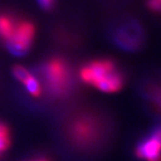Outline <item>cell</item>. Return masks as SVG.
<instances>
[{"instance_id":"obj_1","label":"cell","mask_w":161,"mask_h":161,"mask_svg":"<svg viewBox=\"0 0 161 161\" xmlns=\"http://www.w3.org/2000/svg\"><path fill=\"white\" fill-rule=\"evenodd\" d=\"M83 82L106 93H116L125 86V77L115 61L108 58L93 60L80 70Z\"/></svg>"},{"instance_id":"obj_2","label":"cell","mask_w":161,"mask_h":161,"mask_svg":"<svg viewBox=\"0 0 161 161\" xmlns=\"http://www.w3.org/2000/svg\"><path fill=\"white\" fill-rule=\"evenodd\" d=\"M43 75L48 90L56 96H63L71 83V71L60 58H52L43 65Z\"/></svg>"},{"instance_id":"obj_3","label":"cell","mask_w":161,"mask_h":161,"mask_svg":"<svg viewBox=\"0 0 161 161\" xmlns=\"http://www.w3.org/2000/svg\"><path fill=\"white\" fill-rule=\"evenodd\" d=\"M134 155L139 160L161 161V122L137 142Z\"/></svg>"},{"instance_id":"obj_4","label":"cell","mask_w":161,"mask_h":161,"mask_svg":"<svg viewBox=\"0 0 161 161\" xmlns=\"http://www.w3.org/2000/svg\"><path fill=\"white\" fill-rule=\"evenodd\" d=\"M36 34V28L33 23L27 21L18 22L11 38L6 42L8 50L13 55L21 57L29 52Z\"/></svg>"},{"instance_id":"obj_5","label":"cell","mask_w":161,"mask_h":161,"mask_svg":"<svg viewBox=\"0 0 161 161\" xmlns=\"http://www.w3.org/2000/svg\"><path fill=\"white\" fill-rule=\"evenodd\" d=\"M115 40L116 44L124 49L137 50L143 41L142 29L136 24H126L116 31Z\"/></svg>"},{"instance_id":"obj_6","label":"cell","mask_w":161,"mask_h":161,"mask_svg":"<svg viewBox=\"0 0 161 161\" xmlns=\"http://www.w3.org/2000/svg\"><path fill=\"white\" fill-rule=\"evenodd\" d=\"M142 94L150 110L161 118V75L150 79L144 83Z\"/></svg>"},{"instance_id":"obj_7","label":"cell","mask_w":161,"mask_h":161,"mask_svg":"<svg viewBox=\"0 0 161 161\" xmlns=\"http://www.w3.org/2000/svg\"><path fill=\"white\" fill-rule=\"evenodd\" d=\"M13 75L16 80L23 83V86L32 97H40L41 95V84L34 75L30 73L29 70L22 65H15L13 68Z\"/></svg>"},{"instance_id":"obj_8","label":"cell","mask_w":161,"mask_h":161,"mask_svg":"<svg viewBox=\"0 0 161 161\" xmlns=\"http://www.w3.org/2000/svg\"><path fill=\"white\" fill-rule=\"evenodd\" d=\"M17 23V21L11 15L0 14V39L5 43L11 38Z\"/></svg>"},{"instance_id":"obj_9","label":"cell","mask_w":161,"mask_h":161,"mask_svg":"<svg viewBox=\"0 0 161 161\" xmlns=\"http://www.w3.org/2000/svg\"><path fill=\"white\" fill-rule=\"evenodd\" d=\"M11 145V135L8 127L0 122V158L6 153Z\"/></svg>"},{"instance_id":"obj_10","label":"cell","mask_w":161,"mask_h":161,"mask_svg":"<svg viewBox=\"0 0 161 161\" xmlns=\"http://www.w3.org/2000/svg\"><path fill=\"white\" fill-rule=\"evenodd\" d=\"M147 6L151 11L161 12V0H147Z\"/></svg>"},{"instance_id":"obj_11","label":"cell","mask_w":161,"mask_h":161,"mask_svg":"<svg viewBox=\"0 0 161 161\" xmlns=\"http://www.w3.org/2000/svg\"><path fill=\"white\" fill-rule=\"evenodd\" d=\"M37 2L39 3V5L41 6L42 9L44 10H51L53 6H55L56 0H37Z\"/></svg>"},{"instance_id":"obj_12","label":"cell","mask_w":161,"mask_h":161,"mask_svg":"<svg viewBox=\"0 0 161 161\" xmlns=\"http://www.w3.org/2000/svg\"><path fill=\"white\" fill-rule=\"evenodd\" d=\"M31 161H50V160H48V159H47V158H37V159H34V160H31Z\"/></svg>"}]
</instances>
